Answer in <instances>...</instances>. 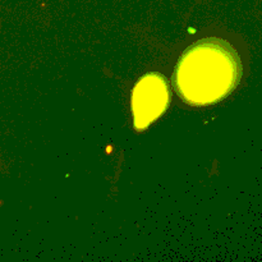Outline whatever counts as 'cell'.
Returning a JSON list of instances; mask_svg holds the SVG:
<instances>
[{"label": "cell", "instance_id": "1", "mask_svg": "<svg viewBox=\"0 0 262 262\" xmlns=\"http://www.w3.org/2000/svg\"><path fill=\"white\" fill-rule=\"evenodd\" d=\"M242 64L224 40L206 38L189 46L174 72L177 92L191 105H209L227 97L239 83Z\"/></svg>", "mask_w": 262, "mask_h": 262}, {"label": "cell", "instance_id": "2", "mask_svg": "<svg viewBox=\"0 0 262 262\" xmlns=\"http://www.w3.org/2000/svg\"><path fill=\"white\" fill-rule=\"evenodd\" d=\"M170 89L160 73H148L136 84L132 95L135 128L143 130L155 122L169 106Z\"/></svg>", "mask_w": 262, "mask_h": 262}]
</instances>
